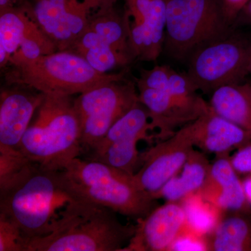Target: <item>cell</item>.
Here are the masks:
<instances>
[{"mask_svg": "<svg viewBox=\"0 0 251 251\" xmlns=\"http://www.w3.org/2000/svg\"><path fill=\"white\" fill-rule=\"evenodd\" d=\"M116 212L93 203L71 199L63 206L50 232L25 243V251H123L136 226L122 224Z\"/></svg>", "mask_w": 251, "mask_h": 251, "instance_id": "cell-1", "label": "cell"}, {"mask_svg": "<svg viewBox=\"0 0 251 251\" xmlns=\"http://www.w3.org/2000/svg\"><path fill=\"white\" fill-rule=\"evenodd\" d=\"M59 171L29 161L0 180V215L17 226L24 243L50 233L56 209L68 202L59 201L72 199L63 190Z\"/></svg>", "mask_w": 251, "mask_h": 251, "instance_id": "cell-2", "label": "cell"}, {"mask_svg": "<svg viewBox=\"0 0 251 251\" xmlns=\"http://www.w3.org/2000/svg\"><path fill=\"white\" fill-rule=\"evenodd\" d=\"M69 197L108 208L117 214L143 219L156 208V199L141 189L133 175L100 161L77 157L59 171Z\"/></svg>", "mask_w": 251, "mask_h": 251, "instance_id": "cell-3", "label": "cell"}, {"mask_svg": "<svg viewBox=\"0 0 251 251\" xmlns=\"http://www.w3.org/2000/svg\"><path fill=\"white\" fill-rule=\"evenodd\" d=\"M29 161L62 171L82 156L80 127L72 96L45 94L21 144Z\"/></svg>", "mask_w": 251, "mask_h": 251, "instance_id": "cell-4", "label": "cell"}, {"mask_svg": "<svg viewBox=\"0 0 251 251\" xmlns=\"http://www.w3.org/2000/svg\"><path fill=\"white\" fill-rule=\"evenodd\" d=\"M5 73L8 85L28 87L45 94L74 96L110 81L126 76L127 72H97L81 56L57 50L35 59L13 55Z\"/></svg>", "mask_w": 251, "mask_h": 251, "instance_id": "cell-5", "label": "cell"}, {"mask_svg": "<svg viewBox=\"0 0 251 251\" xmlns=\"http://www.w3.org/2000/svg\"><path fill=\"white\" fill-rule=\"evenodd\" d=\"M234 28L221 0H168L163 51L172 59L186 62L198 48Z\"/></svg>", "mask_w": 251, "mask_h": 251, "instance_id": "cell-6", "label": "cell"}, {"mask_svg": "<svg viewBox=\"0 0 251 251\" xmlns=\"http://www.w3.org/2000/svg\"><path fill=\"white\" fill-rule=\"evenodd\" d=\"M251 41L234 28L193 52L186 74L196 90L212 93L221 86L244 82Z\"/></svg>", "mask_w": 251, "mask_h": 251, "instance_id": "cell-7", "label": "cell"}, {"mask_svg": "<svg viewBox=\"0 0 251 251\" xmlns=\"http://www.w3.org/2000/svg\"><path fill=\"white\" fill-rule=\"evenodd\" d=\"M140 103L135 80L126 76L79 94L74 108L80 127L82 156L93 150L112 126Z\"/></svg>", "mask_w": 251, "mask_h": 251, "instance_id": "cell-8", "label": "cell"}, {"mask_svg": "<svg viewBox=\"0 0 251 251\" xmlns=\"http://www.w3.org/2000/svg\"><path fill=\"white\" fill-rule=\"evenodd\" d=\"M105 0H18L17 6L57 46L69 50L101 8L113 6Z\"/></svg>", "mask_w": 251, "mask_h": 251, "instance_id": "cell-9", "label": "cell"}, {"mask_svg": "<svg viewBox=\"0 0 251 251\" xmlns=\"http://www.w3.org/2000/svg\"><path fill=\"white\" fill-rule=\"evenodd\" d=\"M149 131L152 130L148 110L140 102L117 120L103 139L83 158L101 162L134 175L143 161L138 143L148 139Z\"/></svg>", "mask_w": 251, "mask_h": 251, "instance_id": "cell-10", "label": "cell"}, {"mask_svg": "<svg viewBox=\"0 0 251 251\" xmlns=\"http://www.w3.org/2000/svg\"><path fill=\"white\" fill-rule=\"evenodd\" d=\"M194 147L188 124L143 153L141 166L133 175L137 184L154 198L155 194L181 171Z\"/></svg>", "mask_w": 251, "mask_h": 251, "instance_id": "cell-11", "label": "cell"}, {"mask_svg": "<svg viewBox=\"0 0 251 251\" xmlns=\"http://www.w3.org/2000/svg\"><path fill=\"white\" fill-rule=\"evenodd\" d=\"M168 0H125L128 43L135 61L153 62L163 50Z\"/></svg>", "mask_w": 251, "mask_h": 251, "instance_id": "cell-12", "label": "cell"}, {"mask_svg": "<svg viewBox=\"0 0 251 251\" xmlns=\"http://www.w3.org/2000/svg\"><path fill=\"white\" fill-rule=\"evenodd\" d=\"M137 89L140 103L148 109L151 130L158 131L156 137L161 140L170 138L210 109L209 103L199 95L184 99L156 89Z\"/></svg>", "mask_w": 251, "mask_h": 251, "instance_id": "cell-13", "label": "cell"}, {"mask_svg": "<svg viewBox=\"0 0 251 251\" xmlns=\"http://www.w3.org/2000/svg\"><path fill=\"white\" fill-rule=\"evenodd\" d=\"M45 94L16 86L0 94V156H18L23 136Z\"/></svg>", "mask_w": 251, "mask_h": 251, "instance_id": "cell-14", "label": "cell"}, {"mask_svg": "<svg viewBox=\"0 0 251 251\" xmlns=\"http://www.w3.org/2000/svg\"><path fill=\"white\" fill-rule=\"evenodd\" d=\"M186 225L179 202H167L138 221L134 235L123 249L126 251H168Z\"/></svg>", "mask_w": 251, "mask_h": 251, "instance_id": "cell-15", "label": "cell"}, {"mask_svg": "<svg viewBox=\"0 0 251 251\" xmlns=\"http://www.w3.org/2000/svg\"><path fill=\"white\" fill-rule=\"evenodd\" d=\"M188 125L195 147L204 153H214L216 157L228 156L234 150L251 143L249 132L219 116L211 107L209 111Z\"/></svg>", "mask_w": 251, "mask_h": 251, "instance_id": "cell-16", "label": "cell"}, {"mask_svg": "<svg viewBox=\"0 0 251 251\" xmlns=\"http://www.w3.org/2000/svg\"><path fill=\"white\" fill-rule=\"evenodd\" d=\"M237 174L228 156H217L211 164L204 186L198 193L222 211H251V206Z\"/></svg>", "mask_w": 251, "mask_h": 251, "instance_id": "cell-17", "label": "cell"}, {"mask_svg": "<svg viewBox=\"0 0 251 251\" xmlns=\"http://www.w3.org/2000/svg\"><path fill=\"white\" fill-rule=\"evenodd\" d=\"M210 168L204 153L193 150L181 171L155 194V199L180 202L189 195L199 192L207 179Z\"/></svg>", "mask_w": 251, "mask_h": 251, "instance_id": "cell-18", "label": "cell"}, {"mask_svg": "<svg viewBox=\"0 0 251 251\" xmlns=\"http://www.w3.org/2000/svg\"><path fill=\"white\" fill-rule=\"evenodd\" d=\"M209 105L219 116L251 135V85L249 82L221 86L211 93Z\"/></svg>", "mask_w": 251, "mask_h": 251, "instance_id": "cell-19", "label": "cell"}, {"mask_svg": "<svg viewBox=\"0 0 251 251\" xmlns=\"http://www.w3.org/2000/svg\"><path fill=\"white\" fill-rule=\"evenodd\" d=\"M228 213L208 236L209 251H251V210Z\"/></svg>", "mask_w": 251, "mask_h": 251, "instance_id": "cell-20", "label": "cell"}, {"mask_svg": "<svg viewBox=\"0 0 251 251\" xmlns=\"http://www.w3.org/2000/svg\"><path fill=\"white\" fill-rule=\"evenodd\" d=\"M69 50L79 54L91 67L103 74H110L116 68L127 67L134 62L133 57L107 45L88 27Z\"/></svg>", "mask_w": 251, "mask_h": 251, "instance_id": "cell-21", "label": "cell"}, {"mask_svg": "<svg viewBox=\"0 0 251 251\" xmlns=\"http://www.w3.org/2000/svg\"><path fill=\"white\" fill-rule=\"evenodd\" d=\"M31 19L19 6L0 10V66L4 69L17 52Z\"/></svg>", "mask_w": 251, "mask_h": 251, "instance_id": "cell-22", "label": "cell"}, {"mask_svg": "<svg viewBox=\"0 0 251 251\" xmlns=\"http://www.w3.org/2000/svg\"><path fill=\"white\" fill-rule=\"evenodd\" d=\"M179 202L184 209L186 226L201 235H210L224 217V211L198 192L189 195Z\"/></svg>", "mask_w": 251, "mask_h": 251, "instance_id": "cell-23", "label": "cell"}, {"mask_svg": "<svg viewBox=\"0 0 251 251\" xmlns=\"http://www.w3.org/2000/svg\"><path fill=\"white\" fill-rule=\"evenodd\" d=\"M58 50L53 41L31 20L19 49L13 55L31 59ZM12 55V56H13Z\"/></svg>", "mask_w": 251, "mask_h": 251, "instance_id": "cell-24", "label": "cell"}, {"mask_svg": "<svg viewBox=\"0 0 251 251\" xmlns=\"http://www.w3.org/2000/svg\"><path fill=\"white\" fill-rule=\"evenodd\" d=\"M208 251L209 242L207 237L194 232L186 225L168 249V251Z\"/></svg>", "mask_w": 251, "mask_h": 251, "instance_id": "cell-25", "label": "cell"}, {"mask_svg": "<svg viewBox=\"0 0 251 251\" xmlns=\"http://www.w3.org/2000/svg\"><path fill=\"white\" fill-rule=\"evenodd\" d=\"M24 239L17 226L0 215V251H25Z\"/></svg>", "mask_w": 251, "mask_h": 251, "instance_id": "cell-26", "label": "cell"}, {"mask_svg": "<svg viewBox=\"0 0 251 251\" xmlns=\"http://www.w3.org/2000/svg\"><path fill=\"white\" fill-rule=\"evenodd\" d=\"M230 161L237 173L251 174V143L237 150Z\"/></svg>", "mask_w": 251, "mask_h": 251, "instance_id": "cell-27", "label": "cell"}, {"mask_svg": "<svg viewBox=\"0 0 251 251\" xmlns=\"http://www.w3.org/2000/svg\"><path fill=\"white\" fill-rule=\"evenodd\" d=\"M225 14L229 22L234 26L238 15L250 0H221Z\"/></svg>", "mask_w": 251, "mask_h": 251, "instance_id": "cell-28", "label": "cell"}, {"mask_svg": "<svg viewBox=\"0 0 251 251\" xmlns=\"http://www.w3.org/2000/svg\"><path fill=\"white\" fill-rule=\"evenodd\" d=\"M243 25L251 27V0L243 8L234 22V26L235 27Z\"/></svg>", "mask_w": 251, "mask_h": 251, "instance_id": "cell-29", "label": "cell"}, {"mask_svg": "<svg viewBox=\"0 0 251 251\" xmlns=\"http://www.w3.org/2000/svg\"><path fill=\"white\" fill-rule=\"evenodd\" d=\"M243 188L248 202L251 206V174H249L242 181Z\"/></svg>", "mask_w": 251, "mask_h": 251, "instance_id": "cell-30", "label": "cell"}, {"mask_svg": "<svg viewBox=\"0 0 251 251\" xmlns=\"http://www.w3.org/2000/svg\"><path fill=\"white\" fill-rule=\"evenodd\" d=\"M18 0H0V10L17 6Z\"/></svg>", "mask_w": 251, "mask_h": 251, "instance_id": "cell-31", "label": "cell"}, {"mask_svg": "<svg viewBox=\"0 0 251 251\" xmlns=\"http://www.w3.org/2000/svg\"><path fill=\"white\" fill-rule=\"evenodd\" d=\"M248 72L251 75V41L249 50V59H248Z\"/></svg>", "mask_w": 251, "mask_h": 251, "instance_id": "cell-32", "label": "cell"}, {"mask_svg": "<svg viewBox=\"0 0 251 251\" xmlns=\"http://www.w3.org/2000/svg\"><path fill=\"white\" fill-rule=\"evenodd\" d=\"M105 1H106L107 2H108L109 4L115 5V4H116L117 0H105Z\"/></svg>", "mask_w": 251, "mask_h": 251, "instance_id": "cell-33", "label": "cell"}, {"mask_svg": "<svg viewBox=\"0 0 251 251\" xmlns=\"http://www.w3.org/2000/svg\"><path fill=\"white\" fill-rule=\"evenodd\" d=\"M248 82H249V83H250V85H251V80H250V81H248Z\"/></svg>", "mask_w": 251, "mask_h": 251, "instance_id": "cell-34", "label": "cell"}]
</instances>
